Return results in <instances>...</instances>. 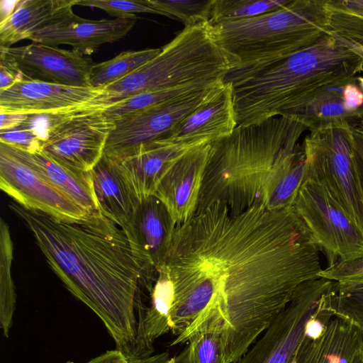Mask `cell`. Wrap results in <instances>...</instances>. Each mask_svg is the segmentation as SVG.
Here are the masks:
<instances>
[{"instance_id":"cell-1","label":"cell","mask_w":363,"mask_h":363,"mask_svg":"<svg viewBox=\"0 0 363 363\" xmlns=\"http://www.w3.org/2000/svg\"><path fill=\"white\" fill-rule=\"evenodd\" d=\"M320 252L294 207L272 211L257 203L232 214L216 203L177 226L163 265L174 292L220 316L225 361L234 363L296 289L320 277Z\"/></svg>"},{"instance_id":"cell-18","label":"cell","mask_w":363,"mask_h":363,"mask_svg":"<svg viewBox=\"0 0 363 363\" xmlns=\"http://www.w3.org/2000/svg\"><path fill=\"white\" fill-rule=\"evenodd\" d=\"M211 143L200 144L180 157L155 190L154 196L164 204L177 225L196 214Z\"/></svg>"},{"instance_id":"cell-12","label":"cell","mask_w":363,"mask_h":363,"mask_svg":"<svg viewBox=\"0 0 363 363\" xmlns=\"http://www.w3.org/2000/svg\"><path fill=\"white\" fill-rule=\"evenodd\" d=\"M0 62L14 69L21 80H36L72 86L91 87L94 62L74 50L38 43L1 47Z\"/></svg>"},{"instance_id":"cell-24","label":"cell","mask_w":363,"mask_h":363,"mask_svg":"<svg viewBox=\"0 0 363 363\" xmlns=\"http://www.w3.org/2000/svg\"><path fill=\"white\" fill-rule=\"evenodd\" d=\"M157 272V277L138 333L136 359L152 356L155 340L171 332L174 286L164 265L158 267Z\"/></svg>"},{"instance_id":"cell-38","label":"cell","mask_w":363,"mask_h":363,"mask_svg":"<svg viewBox=\"0 0 363 363\" xmlns=\"http://www.w3.org/2000/svg\"><path fill=\"white\" fill-rule=\"evenodd\" d=\"M350 141L353 161L363 197V130L351 126Z\"/></svg>"},{"instance_id":"cell-13","label":"cell","mask_w":363,"mask_h":363,"mask_svg":"<svg viewBox=\"0 0 363 363\" xmlns=\"http://www.w3.org/2000/svg\"><path fill=\"white\" fill-rule=\"evenodd\" d=\"M177 226L164 204L152 195L140 201L123 229L144 282L155 283L157 269L164 264L169 256Z\"/></svg>"},{"instance_id":"cell-30","label":"cell","mask_w":363,"mask_h":363,"mask_svg":"<svg viewBox=\"0 0 363 363\" xmlns=\"http://www.w3.org/2000/svg\"><path fill=\"white\" fill-rule=\"evenodd\" d=\"M330 33L363 47V0H327Z\"/></svg>"},{"instance_id":"cell-2","label":"cell","mask_w":363,"mask_h":363,"mask_svg":"<svg viewBox=\"0 0 363 363\" xmlns=\"http://www.w3.org/2000/svg\"><path fill=\"white\" fill-rule=\"evenodd\" d=\"M9 207L67 290L101 319L116 350L136 359L150 296L124 230L100 211L65 221L15 201Z\"/></svg>"},{"instance_id":"cell-19","label":"cell","mask_w":363,"mask_h":363,"mask_svg":"<svg viewBox=\"0 0 363 363\" xmlns=\"http://www.w3.org/2000/svg\"><path fill=\"white\" fill-rule=\"evenodd\" d=\"M137 18L91 20L74 12L43 28L29 40L33 43L57 46L68 45L73 50L90 55L106 43L125 37L134 27Z\"/></svg>"},{"instance_id":"cell-20","label":"cell","mask_w":363,"mask_h":363,"mask_svg":"<svg viewBox=\"0 0 363 363\" xmlns=\"http://www.w3.org/2000/svg\"><path fill=\"white\" fill-rule=\"evenodd\" d=\"M12 155L38 172L46 181L89 214L99 212L91 171L59 163L42 150L28 151L0 143Z\"/></svg>"},{"instance_id":"cell-10","label":"cell","mask_w":363,"mask_h":363,"mask_svg":"<svg viewBox=\"0 0 363 363\" xmlns=\"http://www.w3.org/2000/svg\"><path fill=\"white\" fill-rule=\"evenodd\" d=\"M52 117L42 151L59 163L91 171L104 155L113 121L101 110L84 106Z\"/></svg>"},{"instance_id":"cell-26","label":"cell","mask_w":363,"mask_h":363,"mask_svg":"<svg viewBox=\"0 0 363 363\" xmlns=\"http://www.w3.org/2000/svg\"><path fill=\"white\" fill-rule=\"evenodd\" d=\"M223 330L220 316L208 310L171 345L189 344L191 363H226Z\"/></svg>"},{"instance_id":"cell-22","label":"cell","mask_w":363,"mask_h":363,"mask_svg":"<svg viewBox=\"0 0 363 363\" xmlns=\"http://www.w3.org/2000/svg\"><path fill=\"white\" fill-rule=\"evenodd\" d=\"M91 174L100 212L124 229L140 201L125 179L118 161L104 154Z\"/></svg>"},{"instance_id":"cell-7","label":"cell","mask_w":363,"mask_h":363,"mask_svg":"<svg viewBox=\"0 0 363 363\" xmlns=\"http://www.w3.org/2000/svg\"><path fill=\"white\" fill-rule=\"evenodd\" d=\"M351 126L333 121L309 130L302 143L306 177L324 185L363 232V197L352 155Z\"/></svg>"},{"instance_id":"cell-33","label":"cell","mask_w":363,"mask_h":363,"mask_svg":"<svg viewBox=\"0 0 363 363\" xmlns=\"http://www.w3.org/2000/svg\"><path fill=\"white\" fill-rule=\"evenodd\" d=\"M204 87L189 86L140 93L100 110L107 119L113 121L124 116L145 110L172 98Z\"/></svg>"},{"instance_id":"cell-4","label":"cell","mask_w":363,"mask_h":363,"mask_svg":"<svg viewBox=\"0 0 363 363\" xmlns=\"http://www.w3.org/2000/svg\"><path fill=\"white\" fill-rule=\"evenodd\" d=\"M306 130L297 117L278 116L237 125L230 135L211 142L196 214L216 203L232 214L260 203L274 164L298 145Z\"/></svg>"},{"instance_id":"cell-32","label":"cell","mask_w":363,"mask_h":363,"mask_svg":"<svg viewBox=\"0 0 363 363\" xmlns=\"http://www.w3.org/2000/svg\"><path fill=\"white\" fill-rule=\"evenodd\" d=\"M164 16L180 20L184 27L208 22L213 0H145Z\"/></svg>"},{"instance_id":"cell-9","label":"cell","mask_w":363,"mask_h":363,"mask_svg":"<svg viewBox=\"0 0 363 363\" xmlns=\"http://www.w3.org/2000/svg\"><path fill=\"white\" fill-rule=\"evenodd\" d=\"M293 207L325 255L328 267L363 258V232L324 185L305 177Z\"/></svg>"},{"instance_id":"cell-23","label":"cell","mask_w":363,"mask_h":363,"mask_svg":"<svg viewBox=\"0 0 363 363\" xmlns=\"http://www.w3.org/2000/svg\"><path fill=\"white\" fill-rule=\"evenodd\" d=\"M77 0L16 1L10 12L0 21V46L29 38L43 28L73 12Z\"/></svg>"},{"instance_id":"cell-43","label":"cell","mask_w":363,"mask_h":363,"mask_svg":"<svg viewBox=\"0 0 363 363\" xmlns=\"http://www.w3.org/2000/svg\"><path fill=\"white\" fill-rule=\"evenodd\" d=\"M171 357L168 352H162L148 357L129 360L130 363H168Z\"/></svg>"},{"instance_id":"cell-36","label":"cell","mask_w":363,"mask_h":363,"mask_svg":"<svg viewBox=\"0 0 363 363\" xmlns=\"http://www.w3.org/2000/svg\"><path fill=\"white\" fill-rule=\"evenodd\" d=\"M336 289L337 313L363 330V288Z\"/></svg>"},{"instance_id":"cell-37","label":"cell","mask_w":363,"mask_h":363,"mask_svg":"<svg viewBox=\"0 0 363 363\" xmlns=\"http://www.w3.org/2000/svg\"><path fill=\"white\" fill-rule=\"evenodd\" d=\"M320 277L336 282L363 281V258L327 267L320 272Z\"/></svg>"},{"instance_id":"cell-46","label":"cell","mask_w":363,"mask_h":363,"mask_svg":"<svg viewBox=\"0 0 363 363\" xmlns=\"http://www.w3.org/2000/svg\"><path fill=\"white\" fill-rule=\"evenodd\" d=\"M352 363H363V354L357 356Z\"/></svg>"},{"instance_id":"cell-29","label":"cell","mask_w":363,"mask_h":363,"mask_svg":"<svg viewBox=\"0 0 363 363\" xmlns=\"http://www.w3.org/2000/svg\"><path fill=\"white\" fill-rule=\"evenodd\" d=\"M161 48L123 51L113 58L92 67L90 85L101 89L128 75L159 54Z\"/></svg>"},{"instance_id":"cell-14","label":"cell","mask_w":363,"mask_h":363,"mask_svg":"<svg viewBox=\"0 0 363 363\" xmlns=\"http://www.w3.org/2000/svg\"><path fill=\"white\" fill-rule=\"evenodd\" d=\"M363 354V330L336 311L335 303L308 323L294 363H352Z\"/></svg>"},{"instance_id":"cell-49","label":"cell","mask_w":363,"mask_h":363,"mask_svg":"<svg viewBox=\"0 0 363 363\" xmlns=\"http://www.w3.org/2000/svg\"><path fill=\"white\" fill-rule=\"evenodd\" d=\"M168 363H175V357H171Z\"/></svg>"},{"instance_id":"cell-15","label":"cell","mask_w":363,"mask_h":363,"mask_svg":"<svg viewBox=\"0 0 363 363\" xmlns=\"http://www.w3.org/2000/svg\"><path fill=\"white\" fill-rule=\"evenodd\" d=\"M0 189L17 203L58 220L77 221L90 215L1 146Z\"/></svg>"},{"instance_id":"cell-39","label":"cell","mask_w":363,"mask_h":363,"mask_svg":"<svg viewBox=\"0 0 363 363\" xmlns=\"http://www.w3.org/2000/svg\"><path fill=\"white\" fill-rule=\"evenodd\" d=\"M342 97L346 105L353 109L363 106V92L354 83H350L342 87Z\"/></svg>"},{"instance_id":"cell-3","label":"cell","mask_w":363,"mask_h":363,"mask_svg":"<svg viewBox=\"0 0 363 363\" xmlns=\"http://www.w3.org/2000/svg\"><path fill=\"white\" fill-rule=\"evenodd\" d=\"M363 60L337 35L285 57L230 69L223 81L231 86L238 125L263 122L302 109L330 89L357 81Z\"/></svg>"},{"instance_id":"cell-47","label":"cell","mask_w":363,"mask_h":363,"mask_svg":"<svg viewBox=\"0 0 363 363\" xmlns=\"http://www.w3.org/2000/svg\"><path fill=\"white\" fill-rule=\"evenodd\" d=\"M357 81L359 83L360 89L363 92V77H357Z\"/></svg>"},{"instance_id":"cell-11","label":"cell","mask_w":363,"mask_h":363,"mask_svg":"<svg viewBox=\"0 0 363 363\" xmlns=\"http://www.w3.org/2000/svg\"><path fill=\"white\" fill-rule=\"evenodd\" d=\"M215 85L189 91L113 121L104 154L121 161L135 155L142 147L164 138L198 106Z\"/></svg>"},{"instance_id":"cell-44","label":"cell","mask_w":363,"mask_h":363,"mask_svg":"<svg viewBox=\"0 0 363 363\" xmlns=\"http://www.w3.org/2000/svg\"><path fill=\"white\" fill-rule=\"evenodd\" d=\"M175 363H191L189 344H186L180 353L175 356Z\"/></svg>"},{"instance_id":"cell-5","label":"cell","mask_w":363,"mask_h":363,"mask_svg":"<svg viewBox=\"0 0 363 363\" xmlns=\"http://www.w3.org/2000/svg\"><path fill=\"white\" fill-rule=\"evenodd\" d=\"M233 67L215 42L208 22L186 26L154 58L100 89V94L83 106L101 109L140 93L213 86Z\"/></svg>"},{"instance_id":"cell-28","label":"cell","mask_w":363,"mask_h":363,"mask_svg":"<svg viewBox=\"0 0 363 363\" xmlns=\"http://www.w3.org/2000/svg\"><path fill=\"white\" fill-rule=\"evenodd\" d=\"M13 242L6 220L0 219V326L9 337L16 308V294L11 276Z\"/></svg>"},{"instance_id":"cell-35","label":"cell","mask_w":363,"mask_h":363,"mask_svg":"<svg viewBox=\"0 0 363 363\" xmlns=\"http://www.w3.org/2000/svg\"><path fill=\"white\" fill-rule=\"evenodd\" d=\"M28 123V121L17 128L0 131V143L29 152L42 150L45 138L27 125Z\"/></svg>"},{"instance_id":"cell-41","label":"cell","mask_w":363,"mask_h":363,"mask_svg":"<svg viewBox=\"0 0 363 363\" xmlns=\"http://www.w3.org/2000/svg\"><path fill=\"white\" fill-rule=\"evenodd\" d=\"M21 80L18 73L3 62H0V91L11 86Z\"/></svg>"},{"instance_id":"cell-27","label":"cell","mask_w":363,"mask_h":363,"mask_svg":"<svg viewBox=\"0 0 363 363\" xmlns=\"http://www.w3.org/2000/svg\"><path fill=\"white\" fill-rule=\"evenodd\" d=\"M342 88L330 89L319 94L306 107L286 116L299 118L308 130L333 121H341L357 127L363 118V106L353 109L348 107L342 97Z\"/></svg>"},{"instance_id":"cell-45","label":"cell","mask_w":363,"mask_h":363,"mask_svg":"<svg viewBox=\"0 0 363 363\" xmlns=\"http://www.w3.org/2000/svg\"><path fill=\"white\" fill-rule=\"evenodd\" d=\"M340 38V37H339ZM342 42L345 44V45L350 48L351 50H352L354 52L359 55L362 59L363 60V47L355 44L352 42L347 41L346 40H344L341 38H340Z\"/></svg>"},{"instance_id":"cell-6","label":"cell","mask_w":363,"mask_h":363,"mask_svg":"<svg viewBox=\"0 0 363 363\" xmlns=\"http://www.w3.org/2000/svg\"><path fill=\"white\" fill-rule=\"evenodd\" d=\"M208 23L233 68L285 57L330 33L327 0H291L258 16Z\"/></svg>"},{"instance_id":"cell-17","label":"cell","mask_w":363,"mask_h":363,"mask_svg":"<svg viewBox=\"0 0 363 363\" xmlns=\"http://www.w3.org/2000/svg\"><path fill=\"white\" fill-rule=\"evenodd\" d=\"M100 92L93 87L19 80L0 91V111L56 116L83 106Z\"/></svg>"},{"instance_id":"cell-25","label":"cell","mask_w":363,"mask_h":363,"mask_svg":"<svg viewBox=\"0 0 363 363\" xmlns=\"http://www.w3.org/2000/svg\"><path fill=\"white\" fill-rule=\"evenodd\" d=\"M306 156L302 144L276 162L264 186L260 203L269 210L293 207L305 179Z\"/></svg>"},{"instance_id":"cell-42","label":"cell","mask_w":363,"mask_h":363,"mask_svg":"<svg viewBox=\"0 0 363 363\" xmlns=\"http://www.w3.org/2000/svg\"><path fill=\"white\" fill-rule=\"evenodd\" d=\"M87 363H130L128 359L121 352L115 350L107 351L96 357Z\"/></svg>"},{"instance_id":"cell-31","label":"cell","mask_w":363,"mask_h":363,"mask_svg":"<svg viewBox=\"0 0 363 363\" xmlns=\"http://www.w3.org/2000/svg\"><path fill=\"white\" fill-rule=\"evenodd\" d=\"M291 0H213L209 23L258 16L278 10Z\"/></svg>"},{"instance_id":"cell-16","label":"cell","mask_w":363,"mask_h":363,"mask_svg":"<svg viewBox=\"0 0 363 363\" xmlns=\"http://www.w3.org/2000/svg\"><path fill=\"white\" fill-rule=\"evenodd\" d=\"M237 125L231 86L222 80L209 89L194 111L159 140L196 146L230 135Z\"/></svg>"},{"instance_id":"cell-48","label":"cell","mask_w":363,"mask_h":363,"mask_svg":"<svg viewBox=\"0 0 363 363\" xmlns=\"http://www.w3.org/2000/svg\"><path fill=\"white\" fill-rule=\"evenodd\" d=\"M357 128L363 130V118L359 122V123L357 125Z\"/></svg>"},{"instance_id":"cell-34","label":"cell","mask_w":363,"mask_h":363,"mask_svg":"<svg viewBox=\"0 0 363 363\" xmlns=\"http://www.w3.org/2000/svg\"><path fill=\"white\" fill-rule=\"evenodd\" d=\"M76 6L98 8L116 18H138L136 14L141 13L164 16L150 7L145 0H77Z\"/></svg>"},{"instance_id":"cell-8","label":"cell","mask_w":363,"mask_h":363,"mask_svg":"<svg viewBox=\"0 0 363 363\" xmlns=\"http://www.w3.org/2000/svg\"><path fill=\"white\" fill-rule=\"evenodd\" d=\"M335 286L323 277L301 284L272 325L234 363H294L310 320L335 302Z\"/></svg>"},{"instance_id":"cell-21","label":"cell","mask_w":363,"mask_h":363,"mask_svg":"<svg viewBox=\"0 0 363 363\" xmlns=\"http://www.w3.org/2000/svg\"><path fill=\"white\" fill-rule=\"evenodd\" d=\"M194 147L157 140L118 162L125 179L140 201L154 195L171 166Z\"/></svg>"},{"instance_id":"cell-40","label":"cell","mask_w":363,"mask_h":363,"mask_svg":"<svg viewBox=\"0 0 363 363\" xmlns=\"http://www.w3.org/2000/svg\"><path fill=\"white\" fill-rule=\"evenodd\" d=\"M0 131L17 128L28 121L31 116L25 113L3 111H0Z\"/></svg>"}]
</instances>
